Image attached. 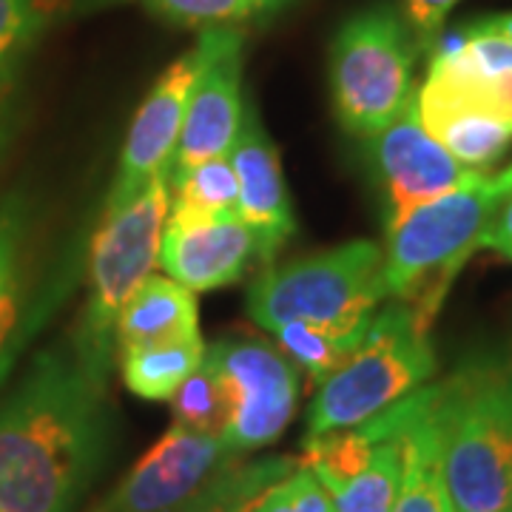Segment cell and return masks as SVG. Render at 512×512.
I'll return each instance as SVG.
<instances>
[{
  "mask_svg": "<svg viewBox=\"0 0 512 512\" xmlns=\"http://www.w3.org/2000/svg\"><path fill=\"white\" fill-rule=\"evenodd\" d=\"M106 365L77 342L43 353L0 402V512H72L109 444Z\"/></svg>",
  "mask_w": 512,
  "mask_h": 512,
  "instance_id": "obj_1",
  "label": "cell"
},
{
  "mask_svg": "<svg viewBox=\"0 0 512 512\" xmlns=\"http://www.w3.org/2000/svg\"><path fill=\"white\" fill-rule=\"evenodd\" d=\"M501 194L495 177L476 171L453 191L387 222V299L407 305L424 330L433 328L453 279L481 248L484 228Z\"/></svg>",
  "mask_w": 512,
  "mask_h": 512,
  "instance_id": "obj_2",
  "label": "cell"
},
{
  "mask_svg": "<svg viewBox=\"0 0 512 512\" xmlns=\"http://www.w3.org/2000/svg\"><path fill=\"white\" fill-rule=\"evenodd\" d=\"M441 467L456 512L512 510V370L470 365L436 384Z\"/></svg>",
  "mask_w": 512,
  "mask_h": 512,
  "instance_id": "obj_3",
  "label": "cell"
},
{
  "mask_svg": "<svg viewBox=\"0 0 512 512\" xmlns=\"http://www.w3.org/2000/svg\"><path fill=\"white\" fill-rule=\"evenodd\" d=\"M384 299V251L356 239L288 265H265L248 291V316L271 333L302 322L348 336L367 330Z\"/></svg>",
  "mask_w": 512,
  "mask_h": 512,
  "instance_id": "obj_4",
  "label": "cell"
},
{
  "mask_svg": "<svg viewBox=\"0 0 512 512\" xmlns=\"http://www.w3.org/2000/svg\"><path fill=\"white\" fill-rule=\"evenodd\" d=\"M436 373L430 330L402 302L373 313L356 353L319 384L308 419V439L359 427L402 402Z\"/></svg>",
  "mask_w": 512,
  "mask_h": 512,
  "instance_id": "obj_5",
  "label": "cell"
},
{
  "mask_svg": "<svg viewBox=\"0 0 512 512\" xmlns=\"http://www.w3.org/2000/svg\"><path fill=\"white\" fill-rule=\"evenodd\" d=\"M419 40L390 6L350 18L330 49L336 114L350 134L373 137L413 103Z\"/></svg>",
  "mask_w": 512,
  "mask_h": 512,
  "instance_id": "obj_6",
  "label": "cell"
},
{
  "mask_svg": "<svg viewBox=\"0 0 512 512\" xmlns=\"http://www.w3.org/2000/svg\"><path fill=\"white\" fill-rule=\"evenodd\" d=\"M171 205V171L117 208L103 211L92 245V296L80 339L86 348L109 359L114 325L131 293L160 265V242Z\"/></svg>",
  "mask_w": 512,
  "mask_h": 512,
  "instance_id": "obj_7",
  "label": "cell"
},
{
  "mask_svg": "<svg viewBox=\"0 0 512 512\" xmlns=\"http://www.w3.org/2000/svg\"><path fill=\"white\" fill-rule=\"evenodd\" d=\"M424 387L359 427L305 439L302 464L319 478L333 510L393 512L402 484L404 433L424 399Z\"/></svg>",
  "mask_w": 512,
  "mask_h": 512,
  "instance_id": "obj_8",
  "label": "cell"
},
{
  "mask_svg": "<svg viewBox=\"0 0 512 512\" xmlns=\"http://www.w3.org/2000/svg\"><path fill=\"white\" fill-rule=\"evenodd\" d=\"M205 362L220 370L234 396V416L222 436L228 450L248 456L274 444L299 402V373L291 359L254 336H225L205 348Z\"/></svg>",
  "mask_w": 512,
  "mask_h": 512,
  "instance_id": "obj_9",
  "label": "cell"
},
{
  "mask_svg": "<svg viewBox=\"0 0 512 512\" xmlns=\"http://www.w3.org/2000/svg\"><path fill=\"white\" fill-rule=\"evenodd\" d=\"M239 458L220 436L171 424L92 512H197Z\"/></svg>",
  "mask_w": 512,
  "mask_h": 512,
  "instance_id": "obj_10",
  "label": "cell"
},
{
  "mask_svg": "<svg viewBox=\"0 0 512 512\" xmlns=\"http://www.w3.org/2000/svg\"><path fill=\"white\" fill-rule=\"evenodd\" d=\"M200 72L188 94V109L171 180L194 165L225 157L242 126V35L234 26H205L200 40Z\"/></svg>",
  "mask_w": 512,
  "mask_h": 512,
  "instance_id": "obj_11",
  "label": "cell"
},
{
  "mask_svg": "<svg viewBox=\"0 0 512 512\" xmlns=\"http://www.w3.org/2000/svg\"><path fill=\"white\" fill-rule=\"evenodd\" d=\"M197 72H200V46L188 49L180 60H174L151 86V92L140 103L128 128L106 208L123 205L131 197H137L154 177L171 171L177 143L183 134L188 94L197 80Z\"/></svg>",
  "mask_w": 512,
  "mask_h": 512,
  "instance_id": "obj_12",
  "label": "cell"
},
{
  "mask_svg": "<svg viewBox=\"0 0 512 512\" xmlns=\"http://www.w3.org/2000/svg\"><path fill=\"white\" fill-rule=\"evenodd\" d=\"M370 143L390 202V222L453 191L476 174L424 131L413 103L390 126L373 134Z\"/></svg>",
  "mask_w": 512,
  "mask_h": 512,
  "instance_id": "obj_13",
  "label": "cell"
},
{
  "mask_svg": "<svg viewBox=\"0 0 512 512\" xmlns=\"http://www.w3.org/2000/svg\"><path fill=\"white\" fill-rule=\"evenodd\" d=\"M427 80L512 126V40L487 20L439 35Z\"/></svg>",
  "mask_w": 512,
  "mask_h": 512,
  "instance_id": "obj_14",
  "label": "cell"
},
{
  "mask_svg": "<svg viewBox=\"0 0 512 512\" xmlns=\"http://www.w3.org/2000/svg\"><path fill=\"white\" fill-rule=\"evenodd\" d=\"M256 259L259 239L242 217L217 222L165 220L160 268L188 291L225 288L237 282Z\"/></svg>",
  "mask_w": 512,
  "mask_h": 512,
  "instance_id": "obj_15",
  "label": "cell"
},
{
  "mask_svg": "<svg viewBox=\"0 0 512 512\" xmlns=\"http://www.w3.org/2000/svg\"><path fill=\"white\" fill-rule=\"evenodd\" d=\"M228 160L237 174L239 217L259 239V259L271 265L276 251L293 234L296 222L288 185L282 177L279 151L254 111H245Z\"/></svg>",
  "mask_w": 512,
  "mask_h": 512,
  "instance_id": "obj_16",
  "label": "cell"
},
{
  "mask_svg": "<svg viewBox=\"0 0 512 512\" xmlns=\"http://www.w3.org/2000/svg\"><path fill=\"white\" fill-rule=\"evenodd\" d=\"M413 109L424 131L470 171H487L512 143L507 120L458 100L430 80H424L413 94Z\"/></svg>",
  "mask_w": 512,
  "mask_h": 512,
  "instance_id": "obj_17",
  "label": "cell"
},
{
  "mask_svg": "<svg viewBox=\"0 0 512 512\" xmlns=\"http://www.w3.org/2000/svg\"><path fill=\"white\" fill-rule=\"evenodd\" d=\"M200 333L197 293L174 282L171 276H148L131 293L114 325L117 350L165 339H185Z\"/></svg>",
  "mask_w": 512,
  "mask_h": 512,
  "instance_id": "obj_18",
  "label": "cell"
},
{
  "mask_svg": "<svg viewBox=\"0 0 512 512\" xmlns=\"http://www.w3.org/2000/svg\"><path fill=\"white\" fill-rule=\"evenodd\" d=\"M393 512H456L441 467L436 384L424 387V399L404 433L402 484Z\"/></svg>",
  "mask_w": 512,
  "mask_h": 512,
  "instance_id": "obj_19",
  "label": "cell"
},
{
  "mask_svg": "<svg viewBox=\"0 0 512 512\" xmlns=\"http://www.w3.org/2000/svg\"><path fill=\"white\" fill-rule=\"evenodd\" d=\"M202 359H205V342L200 333L185 339L120 348L123 382L134 396L148 402H171V396L202 365Z\"/></svg>",
  "mask_w": 512,
  "mask_h": 512,
  "instance_id": "obj_20",
  "label": "cell"
},
{
  "mask_svg": "<svg viewBox=\"0 0 512 512\" xmlns=\"http://www.w3.org/2000/svg\"><path fill=\"white\" fill-rule=\"evenodd\" d=\"M231 217H239V185L228 154L194 165L183 177L171 180L168 220L217 222Z\"/></svg>",
  "mask_w": 512,
  "mask_h": 512,
  "instance_id": "obj_21",
  "label": "cell"
},
{
  "mask_svg": "<svg viewBox=\"0 0 512 512\" xmlns=\"http://www.w3.org/2000/svg\"><path fill=\"white\" fill-rule=\"evenodd\" d=\"M171 410L174 424L222 439L234 416V396L220 370L202 359V365L171 396Z\"/></svg>",
  "mask_w": 512,
  "mask_h": 512,
  "instance_id": "obj_22",
  "label": "cell"
},
{
  "mask_svg": "<svg viewBox=\"0 0 512 512\" xmlns=\"http://www.w3.org/2000/svg\"><path fill=\"white\" fill-rule=\"evenodd\" d=\"M274 336L293 365L302 367L316 384H322L356 353L359 342L365 339V330L339 336V333L311 328L302 322H288V325H279Z\"/></svg>",
  "mask_w": 512,
  "mask_h": 512,
  "instance_id": "obj_23",
  "label": "cell"
},
{
  "mask_svg": "<svg viewBox=\"0 0 512 512\" xmlns=\"http://www.w3.org/2000/svg\"><path fill=\"white\" fill-rule=\"evenodd\" d=\"M276 3L279 0H148L157 15L185 26H225L274 9Z\"/></svg>",
  "mask_w": 512,
  "mask_h": 512,
  "instance_id": "obj_24",
  "label": "cell"
},
{
  "mask_svg": "<svg viewBox=\"0 0 512 512\" xmlns=\"http://www.w3.org/2000/svg\"><path fill=\"white\" fill-rule=\"evenodd\" d=\"M251 512H336L319 478L299 461V467L271 484Z\"/></svg>",
  "mask_w": 512,
  "mask_h": 512,
  "instance_id": "obj_25",
  "label": "cell"
},
{
  "mask_svg": "<svg viewBox=\"0 0 512 512\" xmlns=\"http://www.w3.org/2000/svg\"><path fill=\"white\" fill-rule=\"evenodd\" d=\"M20 279H18V239L12 217L0 211V353L6 339L18 325Z\"/></svg>",
  "mask_w": 512,
  "mask_h": 512,
  "instance_id": "obj_26",
  "label": "cell"
},
{
  "mask_svg": "<svg viewBox=\"0 0 512 512\" xmlns=\"http://www.w3.org/2000/svg\"><path fill=\"white\" fill-rule=\"evenodd\" d=\"M43 0H0V63L35 32Z\"/></svg>",
  "mask_w": 512,
  "mask_h": 512,
  "instance_id": "obj_27",
  "label": "cell"
},
{
  "mask_svg": "<svg viewBox=\"0 0 512 512\" xmlns=\"http://www.w3.org/2000/svg\"><path fill=\"white\" fill-rule=\"evenodd\" d=\"M456 3L458 0H407V18L421 49H433L444 20L456 9Z\"/></svg>",
  "mask_w": 512,
  "mask_h": 512,
  "instance_id": "obj_28",
  "label": "cell"
},
{
  "mask_svg": "<svg viewBox=\"0 0 512 512\" xmlns=\"http://www.w3.org/2000/svg\"><path fill=\"white\" fill-rule=\"evenodd\" d=\"M481 248H490L495 254L507 256L512 262V188L501 194V200L495 205L493 217L484 228Z\"/></svg>",
  "mask_w": 512,
  "mask_h": 512,
  "instance_id": "obj_29",
  "label": "cell"
},
{
  "mask_svg": "<svg viewBox=\"0 0 512 512\" xmlns=\"http://www.w3.org/2000/svg\"><path fill=\"white\" fill-rule=\"evenodd\" d=\"M493 29H498V32H504V35L510 37L512 40V15H495V18H484Z\"/></svg>",
  "mask_w": 512,
  "mask_h": 512,
  "instance_id": "obj_30",
  "label": "cell"
},
{
  "mask_svg": "<svg viewBox=\"0 0 512 512\" xmlns=\"http://www.w3.org/2000/svg\"><path fill=\"white\" fill-rule=\"evenodd\" d=\"M495 180H498V185H501V191H510V188H512V168L501 171V174H495Z\"/></svg>",
  "mask_w": 512,
  "mask_h": 512,
  "instance_id": "obj_31",
  "label": "cell"
},
{
  "mask_svg": "<svg viewBox=\"0 0 512 512\" xmlns=\"http://www.w3.org/2000/svg\"><path fill=\"white\" fill-rule=\"evenodd\" d=\"M3 80H6V63H0V86H3Z\"/></svg>",
  "mask_w": 512,
  "mask_h": 512,
  "instance_id": "obj_32",
  "label": "cell"
},
{
  "mask_svg": "<svg viewBox=\"0 0 512 512\" xmlns=\"http://www.w3.org/2000/svg\"><path fill=\"white\" fill-rule=\"evenodd\" d=\"M510 512H512V510H510Z\"/></svg>",
  "mask_w": 512,
  "mask_h": 512,
  "instance_id": "obj_33",
  "label": "cell"
}]
</instances>
